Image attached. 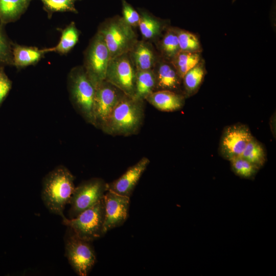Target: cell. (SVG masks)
Listing matches in <instances>:
<instances>
[{
  "mask_svg": "<svg viewBox=\"0 0 276 276\" xmlns=\"http://www.w3.org/2000/svg\"><path fill=\"white\" fill-rule=\"evenodd\" d=\"M74 180L73 174L63 165L57 166L44 176L41 198L50 212L65 217L63 212L75 189Z\"/></svg>",
  "mask_w": 276,
  "mask_h": 276,
  "instance_id": "cell-1",
  "label": "cell"
},
{
  "mask_svg": "<svg viewBox=\"0 0 276 276\" xmlns=\"http://www.w3.org/2000/svg\"><path fill=\"white\" fill-rule=\"evenodd\" d=\"M144 120V101L124 95L113 109L102 131L114 136H130L139 132Z\"/></svg>",
  "mask_w": 276,
  "mask_h": 276,
  "instance_id": "cell-2",
  "label": "cell"
},
{
  "mask_svg": "<svg viewBox=\"0 0 276 276\" xmlns=\"http://www.w3.org/2000/svg\"><path fill=\"white\" fill-rule=\"evenodd\" d=\"M67 86L74 109L87 123L94 126L96 87L83 66H76L70 71L67 75Z\"/></svg>",
  "mask_w": 276,
  "mask_h": 276,
  "instance_id": "cell-3",
  "label": "cell"
},
{
  "mask_svg": "<svg viewBox=\"0 0 276 276\" xmlns=\"http://www.w3.org/2000/svg\"><path fill=\"white\" fill-rule=\"evenodd\" d=\"M97 32L102 36L111 59L128 53L137 41L132 27L119 16L103 22Z\"/></svg>",
  "mask_w": 276,
  "mask_h": 276,
  "instance_id": "cell-4",
  "label": "cell"
},
{
  "mask_svg": "<svg viewBox=\"0 0 276 276\" xmlns=\"http://www.w3.org/2000/svg\"><path fill=\"white\" fill-rule=\"evenodd\" d=\"M104 221L103 198L75 218H62L64 225L71 228L80 238L91 242L105 234Z\"/></svg>",
  "mask_w": 276,
  "mask_h": 276,
  "instance_id": "cell-5",
  "label": "cell"
},
{
  "mask_svg": "<svg viewBox=\"0 0 276 276\" xmlns=\"http://www.w3.org/2000/svg\"><path fill=\"white\" fill-rule=\"evenodd\" d=\"M64 242L65 256L75 272L79 276L87 275L96 262L91 241L80 238L67 227Z\"/></svg>",
  "mask_w": 276,
  "mask_h": 276,
  "instance_id": "cell-6",
  "label": "cell"
},
{
  "mask_svg": "<svg viewBox=\"0 0 276 276\" xmlns=\"http://www.w3.org/2000/svg\"><path fill=\"white\" fill-rule=\"evenodd\" d=\"M110 59V54L103 38L97 32L85 51L83 66L95 87L105 80Z\"/></svg>",
  "mask_w": 276,
  "mask_h": 276,
  "instance_id": "cell-7",
  "label": "cell"
},
{
  "mask_svg": "<svg viewBox=\"0 0 276 276\" xmlns=\"http://www.w3.org/2000/svg\"><path fill=\"white\" fill-rule=\"evenodd\" d=\"M107 191V183L102 178L95 177L82 181L75 188L71 197L68 218L76 217L102 199Z\"/></svg>",
  "mask_w": 276,
  "mask_h": 276,
  "instance_id": "cell-8",
  "label": "cell"
},
{
  "mask_svg": "<svg viewBox=\"0 0 276 276\" xmlns=\"http://www.w3.org/2000/svg\"><path fill=\"white\" fill-rule=\"evenodd\" d=\"M136 71L128 53L111 58L106 71V81L126 96L133 98Z\"/></svg>",
  "mask_w": 276,
  "mask_h": 276,
  "instance_id": "cell-9",
  "label": "cell"
},
{
  "mask_svg": "<svg viewBox=\"0 0 276 276\" xmlns=\"http://www.w3.org/2000/svg\"><path fill=\"white\" fill-rule=\"evenodd\" d=\"M253 136L245 124L239 123L225 127L220 137L219 154L228 160L240 156Z\"/></svg>",
  "mask_w": 276,
  "mask_h": 276,
  "instance_id": "cell-10",
  "label": "cell"
},
{
  "mask_svg": "<svg viewBox=\"0 0 276 276\" xmlns=\"http://www.w3.org/2000/svg\"><path fill=\"white\" fill-rule=\"evenodd\" d=\"M124 95L106 80L96 87L94 107L95 127L103 130L113 109Z\"/></svg>",
  "mask_w": 276,
  "mask_h": 276,
  "instance_id": "cell-11",
  "label": "cell"
},
{
  "mask_svg": "<svg viewBox=\"0 0 276 276\" xmlns=\"http://www.w3.org/2000/svg\"><path fill=\"white\" fill-rule=\"evenodd\" d=\"M105 210L104 232L122 225L128 217L130 197L107 191L103 197Z\"/></svg>",
  "mask_w": 276,
  "mask_h": 276,
  "instance_id": "cell-12",
  "label": "cell"
},
{
  "mask_svg": "<svg viewBox=\"0 0 276 276\" xmlns=\"http://www.w3.org/2000/svg\"><path fill=\"white\" fill-rule=\"evenodd\" d=\"M149 163L148 158L142 157L135 164L130 167L119 178L110 183H107V191L130 197Z\"/></svg>",
  "mask_w": 276,
  "mask_h": 276,
  "instance_id": "cell-13",
  "label": "cell"
},
{
  "mask_svg": "<svg viewBox=\"0 0 276 276\" xmlns=\"http://www.w3.org/2000/svg\"><path fill=\"white\" fill-rule=\"evenodd\" d=\"M185 98L181 93L159 90L152 92L145 100L160 111L172 112L180 110L183 107Z\"/></svg>",
  "mask_w": 276,
  "mask_h": 276,
  "instance_id": "cell-14",
  "label": "cell"
},
{
  "mask_svg": "<svg viewBox=\"0 0 276 276\" xmlns=\"http://www.w3.org/2000/svg\"><path fill=\"white\" fill-rule=\"evenodd\" d=\"M157 63L156 69H153L156 79L155 91L168 90L181 93L182 80L171 62L164 59Z\"/></svg>",
  "mask_w": 276,
  "mask_h": 276,
  "instance_id": "cell-15",
  "label": "cell"
},
{
  "mask_svg": "<svg viewBox=\"0 0 276 276\" xmlns=\"http://www.w3.org/2000/svg\"><path fill=\"white\" fill-rule=\"evenodd\" d=\"M51 52L50 48L39 49L36 47L27 46L13 43V66L19 70L30 65H34Z\"/></svg>",
  "mask_w": 276,
  "mask_h": 276,
  "instance_id": "cell-16",
  "label": "cell"
},
{
  "mask_svg": "<svg viewBox=\"0 0 276 276\" xmlns=\"http://www.w3.org/2000/svg\"><path fill=\"white\" fill-rule=\"evenodd\" d=\"M129 55L136 71L152 70L155 65L156 56L153 49L144 41L137 40Z\"/></svg>",
  "mask_w": 276,
  "mask_h": 276,
  "instance_id": "cell-17",
  "label": "cell"
},
{
  "mask_svg": "<svg viewBox=\"0 0 276 276\" xmlns=\"http://www.w3.org/2000/svg\"><path fill=\"white\" fill-rule=\"evenodd\" d=\"M206 73L203 61L189 70L183 77L182 82L183 88V94L186 98L196 94L204 79Z\"/></svg>",
  "mask_w": 276,
  "mask_h": 276,
  "instance_id": "cell-18",
  "label": "cell"
},
{
  "mask_svg": "<svg viewBox=\"0 0 276 276\" xmlns=\"http://www.w3.org/2000/svg\"><path fill=\"white\" fill-rule=\"evenodd\" d=\"M156 79L153 70L136 71L135 91L133 98L144 101L155 91Z\"/></svg>",
  "mask_w": 276,
  "mask_h": 276,
  "instance_id": "cell-19",
  "label": "cell"
},
{
  "mask_svg": "<svg viewBox=\"0 0 276 276\" xmlns=\"http://www.w3.org/2000/svg\"><path fill=\"white\" fill-rule=\"evenodd\" d=\"M29 0H0V21L6 25L19 19Z\"/></svg>",
  "mask_w": 276,
  "mask_h": 276,
  "instance_id": "cell-20",
  "label": "cell"
},
{
  "mask_svg": "<svg viewBox=\"0 0 276 276\" xmlns=\"http://www.w3.org/2000/svg\"><path fill=\"white\" fill-rule=\"evenodd\" d=\"M61 37L58 44L50 48L51 52H54L60 55H66L78 42L79 31L74 22L72 21L64 29H60Z\"/></svg>",
  "mask_w": 276,
  "mask_h": 276,
  "instance_id": "cell-21",
  "label": "cell"
},
{
  "mask_svg": "<svg viewBox=\"0 0 276 276\" xmlns=\"http://www.w3.org/2000/svg\"><path fill=\"white\" fill-rule=\"evenodd\" d=\"M240 156L248 161L259 170L264 165L267 160L266 152L264 146L254 136Z\"/></svg>",
  "mask_w": 276,
  "mask_h": 276,
  "instance_id": "cell-22",
  "label": "cell"
},
{
  "mask_svg": "<svg viewBox=\"0 0 276 276\" xmlns=\"http://www.w3.org/2000/svg\"><path fill=\"white\" fill-rule=\"evenodd\" d=\"M201 60L200 53L180 51L170 62L182 80L184 75Z\"/></svg>",
  "mask_w": 276,
  "mask_h": 276,
  "instance_id": "cell-23",
  "label": "cell"
},
{
  "mask_svg": "<svg viewBox=\"0 0 276 276\" xmlns=\"http://www.w3.org/2000/svg\"><path fill=\"white\" fill-rule=\"evenodd\" d=\"M140 15L138 26L143 38L146 40H151L158 36L163 28L162 22L145 11H141Z\"/></svg>",
  "mask_w": 276,
  "mask_h": 276,
  "instance_id": "cell-24",
  "label": "cell"
},
{
  "mask_svg": "<svg viewBox=\"0 0 276 276\" xmlns=\"http://www.w3.org/2000/svg\"><path fill=\"white\" fill-rule=\"evenodd\" d=\"M159 49L164 59L170 62L180 51L177 29L169 28L164 34L159 43Z\"/></svg>",
  "mask_w": 276,
  "mask_h": 276,
  "instance_id": "cell-25",
  "label": "cell"
},
{
  "mask_svg": "<svg viewBox=\"0 0 276 276\" xmlns=\"http://www.w3.org/2000/svg\"><path fill=\"white\" fill-rule=\"evenodd\" d=\"M5 25L0 21V66H13V42L7 34Z\"/></svg>",
  "mask_w": 276,
  "mask_h": 276,
  "instance_id": "cell-26",
  "label": "cell"
},
{
  "mask_svg": "<svg viewBox=\"0 0 276 276\" xmlns=\"http://www.w3.org/2000/svg\"><path fill=\"white\" fill-rule=\"evenodd\" d=\"M229 161L233 172L241 178L252 179L259 171L255 166L241 156L234 158Z\"/></svg>",
  "mask_w": 276,
  "mask_h": 276,
  "instance_id": "cell-27",
  "label": "cell"
},
{
  "mask_svg": "<svg viewBox=\"0 0 276 276\" xmlns=\"http://www.w3.org/2000/svg\"><path fill=\"white\" fill-rule=\"evenodd\" d=\"M180 50L193 53H200L202 49L198 37L189 31L177 29Z\"/></svg>",
  "mask_w": 276,
  "mask_h": 276,
  "instance_id": "cell-28",
  "label": "cell"
},
{
  "mask_svg": "<svg viewBox=\"0 0 276 276\" xmlns=\"http://www.w3.org/2000/svg\"><path fill=\"white\" fill-rule=\"evenodd\" d=\"M49 14L57 12L77 13L75 7L76 0H40Z\"/></svg>",
  "mask_w": 276,
  "mask_h": 276,
  "instance_id": "cell-29",
  "label": "cell"
},
{
  "mask_svg": "<svg viewBox=\"0 0 276 276\" xmlns=\"http://www.w3.org/2000/svg\"><path fill=\"white\" fill-rule=\"evenodd\" d=\"M121 2L123 19L132 27L137 26L140 19V14L126 0H121Z\"/></svg>",
  "mask_w": 276,
  "mask_h": 276,
  "instance_id": "cell-30",
  "label": "cell"
},
{
  "mask_svg": "<svg viewBox=\"0 0 276 276\" xmlns=\"http://www.w3.org/2000/svg\"><path fill=\"white\" fill-rule=\"evenodd\" d=\"M12 86V81L5 71V67L0 66V107L6 99Z\"/></svg>",
  "mask_w": 276,
  "mask_h": 276,
  "instance_id": "cell-31",
  "label": "cell"
},
{
  "mask_svg": "<svg viewBox=\"0 0 276 276\" xmlns=\"http://www.w3.org/2000/svg\"><path fill=\"white\" fill-rule=\"evenodd\" d=\"M29 1H30L31 0H29Z\"/></svg>",
  "mask_w": 276,
  "mask_h": 276,
  "instance_id": "cell-32",
  "label": "cell"
}]
</instances>
